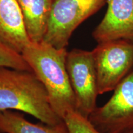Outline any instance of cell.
Masks as SVG:
<instances>
[{
	"mask_svg": "<svg viewBox=\"0 0 133 133\" xmlns=\"http://www.w3.org/2000/svg\"><path fill=\"white\" fill-rule=\"evenodd\" d=\"M0 41L21 54L31 42L16 0H0Z\"/></svg>",
	"mask_w": 133,
	"mask_h": 133,
	"instance_id": "8",
	"label": "cell"
},
{
	"mask_svg": "<svg viewBox=\"0 0 133 133\" xmlns=\"http://www.w3.org/2000/svg\"><path fill=\"white\" fill-rule=\"evenodd\" d=\"M66 48L58 49L45 41L30 42L22 51L25 61L45 88L51 105L64 119L76 111V103L66 68Z\"/></svg>",
	"mask_w": 133,
	"mask_h": 133,
	"instance_id": "1",
	"label": "cell"
},
{
	"mask_svg": "<svg viewBox=\"0 0 133 133\" xmlns=\"http://www.w3.org/2000/svg\"><path fill=\"white\" fill-rule=\"evenodd\" d=\"M114 92L104 105L96 107L88 116L101 133H124L133 129V70Z\"/></svg>",
	"mask_w": 133,
	"mask_h": 133,
	"instance_id": "5",
	"label": "cell"
},
{
	"mask_svg": "<svg viewBox=\"0 0 133 133\" xmlns=\"http://www.w3.org/2000/svg\"><path fill=\"white\" fill-rule=\"evenodd\" d=\"M3 110L25 113L50 125L64 121L51 107L45 88L33 71L0 67V111Z\"/></svg>",
	"mask_w": 133,
	"mask_h": 133,
	"instance_id": "2",
	"label": "cell"
},
{
	"mask_svg": "<svg viewBox=\"0 0 133 133\" xmlns=\"http://www.w3.org/2000/svg\"><path fill=\"white\" fill-rule=\"evenodd\" d=\"M21 9L30 40H43L53 0H16Z\"/></svg>",
	"mask_w": 133,
	"mask_h": 133,
	"instance_id": "9",
	"label": "cell"
},
{
	"mask_svg": "<svg viewBox=\"0 0 133 133\" xmlns=\"http://www.w3.org/2000/svg\"><path fill=\"white\" fill-rule=\"evenodd\" d=\"M68 133H101L91 124L88 118L76 111H71L64 118Z\"/></svg>",
	"mask_w": 133,
	"mask_h": 133,
	"instance_id": "12",
	"label": "cell"
},
{
	"mask_svg": "<svg viewBox=\"0 0 133 133\" xmlns=\"http://www.w3.org/2000/svg\"><path fill=\"white\" fill-rule=\"evenodd\" d=\"M0 131L4 133H68L65 121L56 125L33 123L14 110L0 111Z\"/></svg>",
	"mask_w": 133,
	"mask_h": 133,
	"instance_id": "10",
	"label": "cell"
},
{
	"mask_svg": "<svg viewBox=\"0 0 133 133\" xmlns=\"http://www.w3.org/2000/svg\"><path fill=\"white\" fill-rule=\"evenodd\" d=\"M0 133H4V132H1V131H0Z\"/></svg>",
	"mask_w": 133,
	"mask_h": 133,
	"instance_id": "14",
	"label": "cell"
},
{
	"mask_svg": "<svg viewBox=\"0 0 133 133\" xmlns=\"http://www.w3.org/2000/svg\"><path fill=\"white\" fill-rule=\"evenodd\" d=\"M99 95L114 91L133 70V43L118 39L98 43L92 50Z\"/></svg>",
	"mask_w": 133,
	"mask_h": 133,
	"instance_id": "4",
	"label": "cell"
},
{
	"mask_svg": "<svg viewBox=\"0 0 133 133\" xmlns=\"http://www.w3.org/2000/svg\"><path fill=\"white\" fill-rule=\"evenodd\" d=\"M124 133H133V129H132V130H130L129 131H128V132H126Z\"/></svg>",
	"mask_w": 133,
	"mask_h": 133,
	"instance_id": "13",
	"label": "cell"
},
{
	"mask_svg": "<svg viewBox=\"0 0 133 133\" xmlns=\"http://www.w3.org/2000/svg\"><path fill=\"white\" fill-rule=\"evenodd\" d=\"M106 0H53L43 40L58 49L66 48L71 35Z\"/></svg>",
	"mask_w": 133,
	"mask_h": 133,
	"instance_id": "3",
	"label": "cell"
},
{
	"mask_svg": "<svg viewBox=\"0 0 133 133\" xmlns=\"http://www.w3.org/2000/svg\"><path fill=\"white\" fill-rule=\"evenodd\" d=\"M105 14L92 32L97 43L123 39L133 43V0H107Z\"/></svg>",
	"mask_w": 133,
	"mask_h": 133,
	"instance_id": "7",
	"label": "cell"
},
{
	"mask_svg": "<svg viewBox=\"0 0 133 133\" xmlns=\"http://www.w3.org/2000/svg\"><path fill=\"white\" fill-rule=\"evenodd\" d=\"M0 67L31 70L21 53L0 41Z\"/></svg>",
	"mask_w": 133,
	"mask_h": 133,
	"instance_id": "11",
	"label": "cell"
},
{
	"mask_svg": "<svg viewBox=\"0 0 133 133\" xmlns=\"http://www.w3.org/2000/svg\"><path fill=\"white\" fill-rule=\"evenodd\" d=\"M66 68L76 103V112L88 118L97 107L99 95L92 51L74 49L68 51Z\"/></svg>",
	"mask_w": 133,
	"mask_h": 133,
	"instance_id": "6",
	"label": "cell"
}]
</instances>
